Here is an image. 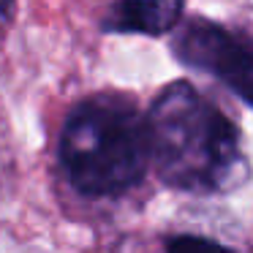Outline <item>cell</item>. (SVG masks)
Masks as SVG:
<instances>
[{"instance_id":"obj_5","label":"cell","mask_w":253,"mask_h":253,"mask_svg":"<svg viewBox=\"0 0 253 253\" xmlns=\"http://www.w3.org/2000/svg\"><path fill=\"white\" fill-rule=\"evenodd\" d=\"M169 251H188V248H215L218 242L210 237H196V234H180V237H169L164 242Z\"/></svg>"},{"instance_id":"obj_1","label":"cell","mask_w":253,"mask_h":253,"mask_svg":"<svg viewBox=\"0 0 253 253\" xmlns=\"http://www.w3.org/2000/svg\"><path fill=\"white\" fill-rule=\"evenodd\" d=\"M144 131L150 166L174 191L229 193L248 180L237 123L188 79H177L155 95Z\"/></svg>"},{"instance_id":"obj_3","label":"cell","mask_w":253,"mask_h":253,"mask_svg":"<svg viewBox=\"0 0 253 253\" xmlns=\"http://www.w3.org/2000/svg\"><path fill=\"white\" fill-rule=\"evenodd\" d=\"M171 55L180 66L223 82L245 106L253 104V52L248 39L234 36L218 22L193 17L174 33Z\"/></svg>"},{"instance_id":"obj_6","label":"cell","mask_w":253,"mask_h":253,"mask_svg":"<svg viewBox=\"0 0 253 253\" xmlns=\"http://www.w3.org/2000/svg\"><path fill=\"white\" fill-rule=\"evenodd\" d=\"M17 11V0H0V25H8Z\"/></svg>"},{"instance_id":"obj_2","label":"cell","mask_w":253,"mask_h":253,"mask_svg":"<svg viewBox=\"0 0 253 253\" xmlns=\"http://www.w3.org/2000/svg\"><path fill=\"white\" fill-rule=\"evenodd\" d=\"M57 155L77 193L87 199L123 196L150 169L144 115L131 95H90L68 112Z\"/></svg>"},{"instance_id":"obj_4","label":"cell","mask_w":253,"mask_h":253,"mask_svg":"<svg viewBox=\"0 0 253 253\" xmlns=\"http://www.w3.org/2000/svg\"><path fill=\"white\" fill-rule=\"evenodd\" d=\"M182 11L185 0H115V6L101 22V30L161 39L182 22Z\"/></svg>"}]
</instances>
